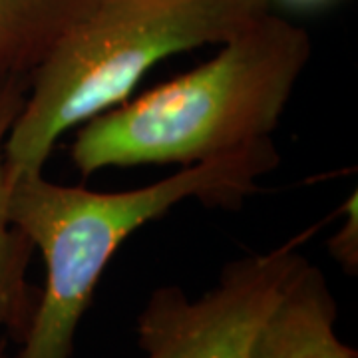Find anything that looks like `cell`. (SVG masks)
Returning <instances> with one entry per match:
<instances>
[{
  "label": "cell",
  "mask_w": 358,
  "mask_h": 358,
  "mask_svg": "<svg viewBox=\"0 0 358 358\" xmlns=\"http://www.w3.org/2000/svg\"><path fill=\"white\" fill-rule=\"evenodd\" d=\"M310 58L307 30L263 14L192 72L84 122L72 162L106 167L193 166L271 138Z\"/></svg>",
  "instance_id": "obj_1"
},
{
  "label": "cell",
  "mask_w": 358,
  "mask_h": 358,
  "mask_svg": "<svg viewBox=\"0 0 358 358\" xmlns=\"http://www.w3.org/2000/svg\"><path fill=\"white\" fill-rule=\"evenodd\" d=\"M277 164L279 154L267 138L128 192L60 185L44 171L14 178L8 215L46 267L34 317L14 358H72L78 324L103 268L134 231L187 199L239 207Z\"/></svg>",
  "instance_id": "obj_2"
},
{
  "label": "cell",
  "mask_w": 358,
  "mask_h": 358,
  "mask_svg": "<svg viewBox=\"0 0 358 358\" xmlns=\"http://www.w3.org/2000/svg\"><path fill=\"white\" fill-rule=\"evenodd\" d=\"M271 0H98L30 76L4 141L8 181L42 173L58 138L124 100L167 56L223 44Z\"/></svg>",
  "instance_id": "obj_3"
},
{
  "label": "cell",
  "mask_w": 358,
  "mask_h": 358,
  "mask_svg": "<svg viewBox=\"0 0 358 358\" xmlns=\"http://www.w3.org/2000/svg\"><path fill=\"white\" fill-rule=\"evenodd\" d=\"M310 225L267 253L235 259L197 301L179 287H159L138 319L145 358H251L255 336L287 281L305 261L301 247L320 229Z\"/></svg>",
  "instance_id": "obj_4"
},
{
  "label": "cell",
  "mask_w": 358,
  "mask_h": 358,
  "mask_svg": "<svg viewBox=\"0 0 358 358\" xmlns=\"http://www.w3.org/2000/svg\"><path fill=\"white\" fill-rule=\"evenodd\" d=\"M336 303L322 271L299 265L263 320L251 358H358L334 331Z\"/></svg>",
  "instance_id": "obj_5"
},
{
  "label": "cell",
  "mask_w": 358,
  "mask_h": 358,
  "mask_svg": "<svg viewBox=\"0 0 358 358\" xmlns=\"http://www.w3.org/2000/svg\"><path fill=\"white\" fill-rule=\"evenodd\" d=\"M26 92L28 80H16L0 88V358H4L6 336L18 345L24 341L40 294V289L26 279L34 247L8 215L10 181L4 166V141L22 110Z\"/></svg>",
  "instance_id": "obj_6"
},
{
  "label": "cell",
  "mask_w": 358,
  "mask_h": 358,
  "mask_svg": "<svg viewBox=\"0 0 358 358\" xmlns=\"http://www.w3.org/2000/svg\"><path fill=\"white\" fill-rule=\"evenodd\" d=\"M98 0H0V88L28 80Z\"/></svg>",
  "instance_id": "obj_7"
},
{
  "label": "cell",
  "mask_w": 358,
  "mask_h": 358,
  "mask_svg": "<svg viewBox=\"0 0 358 358\" xmlns=\"http://www.w3.org/2000/svg\"><path fill=\"white\" fill-rule=\"evenodd\" d=\"M345 223L329 241L331 255L343 265L346 273H357L358 267V213H357V193H352L346 199L345 207Z\"/></svg>",
  "instance_id": "obj_8"
},
{
  "label": "cell",
  "mask_w": 358,
  "mask_h": 358,
  "mask_svg": "<svg viewBox=\"0 0 358 358\" xmlns=\"http://www.w3.org/2000/svg\"><path fill=\"white\" fill-rule=\"evenodd\" d=\"M289 6H294V8H317V6H322V4H329L333 0H281Z\"/></svg>",
  "instance_id": "obj_9"
}]
</instances>
